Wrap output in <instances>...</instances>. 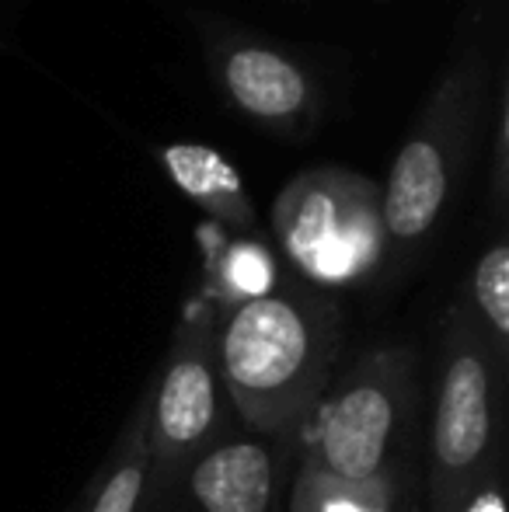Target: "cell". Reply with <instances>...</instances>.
Here are the masks:
<instances>
[{
  "label": "cell",
  "instance_id": "6da1fadb",
  "mask_svg": "<svg viewBox=\"0 0 509 512\" xmlns=\"http://www.w3.org/2000/svg\"><path fill=\"white\" fill-rule=\"evenodd\" d=\"M342 307L304 279L217 314V366L241 429L293 436L335 380Z\"/></svg>",
  "mask_w": 509,
  "mask_h": 512
},
{
  "label": "cell",
  "instance_id": "7a4b0ae2",
  "mask_svg": "<svg viewBox=\"0 0 509 512\" xmlns=\"http://www.w3.org/2000/svg\"><path fill=\"white\" fill-rule=\"evenodd\" d=\"M499 67L489 25L468 21L381 185L384 265L426 251L454 213L485 133Z\"/></svg>",
  "mask_w": 509,
  "mask_h": 512
},
{
  "label": "cell",
  "instance_id": "3957f363",
  "mask_svg": "<svg viewBox=\"0 0 509 512\" xmlns=\"http://www.w3.org/2000/svg\"><path fill=\"white\" fill-rule=\"evenodd\" d=\"M272 237L297 279L321 293L353 290L384 269L381 182L342 164H314L279 189Z\"/></svg>",
  "mask_w": 509,
  "mask_h": 512
},
{
  "label": "cell",
  "instance_id": "277c9868",
  "mask_svg": "<svg viewBox=\"0 0 509 512\" xmlns=\"http://www.w3.org/2000/svg\"><path fill=\"white\" fill-rule=\"evenodd\" d=\"M503 391L506 366L492 356L482 328L461 300L443 317L426 512H457L485 467L499 460Z\"/></svg>",
  "mask_w": 509,
  "mask_h": 512
},
{
  "label": "cell",
  "instance_id": "5b68a950",
  "mask_svg": "<svg viewBox=\"0 0 509 512\" xmlns=\"http://www.w3.org/2000/svg\"><path fill=\"white\" fill-rule=\"evenodd\" d=\"M412 352L401 345L370 349L328 384L307 415L300 460L325 474L394 492L412 415Z\"/></svg>",
  "mask_w": 509,
  "mask_h": 512
},
{
  "label": "cell",
  "instance_id": "8992f818",
  "mask_svg": "<svg viewBox=\"0 0 509 512\" xmlns=\"http://www.w3.org/2000/svg\"><path fill=\"white\" fill-rule=\"evenodd\" d=\"M147 405V492L143 506L161 502L231 422L217 366V307L206 297L185 307L164 366L143 394Z\"/></svg>",
  "mask_w": 509,
  "mask_h": 512
},
{
  "label": "cell",
  "instance_id": "52a82bcc",
  "mask_svg": "<svg viewBox=\"0 0 509 512\" xmlns=\"http://www.w3.org/2000/svg\"><path fill=\"white\" fill-rule=\"evenodd\" d=\"M196 28L213 84L248 126L286 143L318 136L328 115L325 81L297 49L220 18H199Z\"/></svg>",
  "mask_w": 509,
  "mask_h": 512
},
{
  "label": "cell",
  "instance_id": "ba28073f",
  "mask_svg": "<svg viewBox=\"0 0 509 512\" xmlns=\"http://www.w3.org/2000/svg\"><path fill=\"white\" fill-rule=\"evenodd\" d=\"M293 436L227 432L189 464L178 485L196 512H279Z\"/></svg>",
  "mask_w": 509,
  "mask_h": 512
},
{
  "label": "cell",
  "instance_id": "9c48e42d",
  "mask_svg": "<svg viewBox=\"0 0 509 512\" xmlns=\"http://www.w3.org/2000/svg\"><path fill=\"white\" fill-rule=\"evenodd\" d=\"M157 161H161L164 175L175 182V189L192 206L203 209L217 230L234 237H252L258 230L252 196H248L238 168L220 150L206 147V143H171V147L157 150Z\"/></svg>",
  "mask_w": 509,
  "mask_h": 512
},
{
  "label": "cell",
  "instance_id": "30bf717a",
  "mask_svg": "<svg viewBox=\"0 0 509 512\" xmlns=\"http://www.w3.org/2000/svg\"><path fill=\"white\" fill-rule=\"evenodd\" d=\"M206 290L203 297L213 307L231 310L245 300L265 297L279 283L272 251L255 237H234L217 227H206Z\"/></svg>",
  "mask_w": 509,
  "mask_h": 512
},
{
  "label": "cell",
  "instance_id": "8fae6325",
  "mask_svg": "<svg viewBox=\"0 0 509 512\" xmlns=\"http://www.w3.org/2000/svg\"><path fill=\"white\" fill-rule=\"evenodd\" d=\"M147 492V405L133 408L77 512H140Z\"/></svg>",
  "mask_w": 509,
  "mask_h": 512
},
{
  "label": "cell",
  "instance_id": "7c38bea8",
  "mask_svg": "<svg viewBox=\"0 0 509 512\" xmlns=\"http://www.w3.org/2000/svg\"><path fill=\"white\" fill-rule=\"evenodd\" d=\"M468 310L482 328L499 366L509 363V241L499 230L489 248L478 255L468 283Z\"/></svg>",
  "mask_w": 509,
  "mask_h": 512
},
{
  "label": "cell",
  "instance_id": "4fadbf2b",
  "mask_svg": "<svg viewBox=\"0 0 509 512\" xmlns=\"http://www.w3.org/2000/svg\"><path fill=\"white\" fill-rule=\"evenodd\" d=\"M394 492L325 474L300 460L293 471L286 512H394Z\"/></svg>",
  "mask_w": 509,
  "mask_h": 512
},
{
  "label": "cell",
  "instance_id": "5bb4252c",
  "mask_svg": "<svg viewBox=\"0 0 509 512\" xmlns=\"http://www.w3.org/2000/svg\"><path fill=\"white\" fill-rule=\"evenodd\" d=\"M506 67H499L496 91H492V178H489V196L496 220L506 216V196H509V122H506Z\"/></svg>",
  "mask_w": 509,
  "mask_h": 512
},
{
  "label": "cell",
  "instance_id": "9a60e30c",
  "mask_svg": "<svg viewBox=\"0 0 509 512\" xmlns=\"http://www.w3.org/2000/svg\"><path fill=\"white\" fill-rule=\"evenodd\" d=\"M457 512H506V499H503V467L489 464L482 471V478L475 481V488L468 492L464 506Z\"/></svg>",
  "mask_w": 509,
  "mask_h": 512
},
{
  "label": "cell",
  "instance_id": "2e32d148",
  "mask_svg": "<svg viewBox=\"0 0 509 512\" xmlns=\"http://www.w3.org/2000/svg\"><path fill=\"white\" fill-rule=\"evenodd\" d=\"M290 4H311V0H290Z\"/></svg>",
  "mask_w": 509,
  "mask_h": 512
}]
</instances>
